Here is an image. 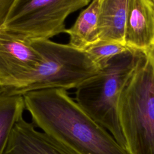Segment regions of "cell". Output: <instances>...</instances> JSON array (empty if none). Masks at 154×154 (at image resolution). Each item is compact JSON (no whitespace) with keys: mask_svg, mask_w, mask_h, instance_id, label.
Instances as JSON below:
<instances>
[{"mask_svg":"<svg viewBox=\"0 0 154 154\" xmlns=\"http://www.w3.org/2000/svg\"><path fill=\"white\" fill-rule=\"evenodd\" d=\"M35 127L76 154H130L63 88L23 94Z\"/></svg>","mask_w":154,"mask_h":154,"instance_id":"6da1fadb","label":"cell"},{"mask_svg":"<svg viewBox=\"0 0 154 154\" xmlns=\"http://www.w3.org/2000/svg\"><path fill=\"white\" fill-rule=\"evenodd\" d=\"M143 57V52L136 50L119 54L76 88V102L126 149L118 103L126 84Z\"/></svg>","mask_w":154,"mask_h":154,"instance_id":"7a4b0ae2","label":"cell"},{"mask_svg":"<svg viewBox=\"0 0 154 154\" xmlns=\"http://www.w3.org/2000/svg\"><path fill=\"white\" fill-rule=\"evenodd\" d=\"M118 116L130 154H154V68L144 55L120 94Z\"/></svg>","mask_w":154,"mask_h":154,"instance_id":"3957f363","label":"cell"},{"mask_svg":"<svg viewBox=\"0 0 154 154\" xmlns=\"http://www.w3.org/2000/svg\"><path fill=\"white\" fill-rule=\"evenodd\" d=\"M43 60L17 94L47 88H76L101 69L85 51L50 39L31 40Z\"/></svg>","mask_w":154,"mask_h":154,"instance_id":"277c9868","label":"cell"},{"mask_svg":"<svg viewBox=\"0 0 154 154\" xmlns=\"http://www.w3.org/2000/svg\"><path fill=\"white\" fill-rule=\"evenodd\" d=\"M91 0H14L2 28L27 40L50 39L64 32L70 14Z\"/></svg>","mask_w":154,"mask_h":154,"instance_id":"5b68a950","label":"cell"},{"mask_svg":"<svg viewBox=\"0 0 154 154\" xmlns=\"http://www.w3.org/2000/svg\"><path fill=\"white\" fill-rule=\"evenodd\" d=\"M31 40L0 28V88L17 94L42 62Z\"/></svg>","mask_w":154,"mask_h":154,"instance_id":"8992f818","label":"cell"},{"mask_svg":"<svg viewBox=\"0 0 154 154\" xmlns=\"http://www.w3.org/2000/svg\"><path fill=\"white\" fill-rule=\"evenodd\" d=\"M4 154H76L31 122L22 118L14 125Z\"/></svg>","mask_w":154,"mask_h":154,"instance_id":"52a82bcc","label":"cell"},{"mask_svg":"<svg viewBox=\"0 0 154 154\" xmlns=\"http://www.w3.org/2000/svg\"><path fill=\"white\" fill-rule=\"evenodd\" d=\"M125 44L144 52L154 45V2L152 0H129Z\"/></svg>","mask_w":154,"mask_h":154,"instance_id":"ba28073f","label":"cell"},{"mask_svg":"<svg viewBox=\"0 0 154 154\" xmlns=\"http://www.w3.org/2000/svg\"><path fill=\"white\" fill-rule=\"evenodd\" d=\"M129 0H99V41L125 45V35Z\"/></svg>","mask_w":154,"mask_h":154,"instance_id":"9c48e42d","label":"cell"},{"mask_svg":"<svg viewBox=\"0 0 154 154\" xmlns=\"http://www.w3.org/2000/svg\"><path fill=\"white\" fill-rule=\"evenodd\" d=\"M99 0H91L79 14L73 25L66 29L69 35V44L80 50L85 51L99 41L98 15Z\"/></svg>","mask_w":154,"mask_h":154,"instance_id":"30bf717a","label":"cell"},{"mask_svg":"<svg viewBox=\"0 0 154 154\" xmlns=\"http://www.w3.org/2000/svg\"><path fill=\"white\" fill-rule=\"evenodd\" d=\"M25 104L21 94H10L0 88V154H4L13 129L22 118Z\"/></svg>","mask_w":154,"mask_h":154,"instance_id":"8fae6325","label":"cell"},{"mask_svg":"<svg viewBox=\"0 0 154 154\" xmlns=\"http://www.w3.org/2000/svg\"><path fill=\"white\" fill-rule=\"evenodd\" d=\"M134 50L125 45L99 41L96 44L87 48V52L93 61L100 69L114 57L125 52Z\"/></svg>","mask_w":154,"mask_h":154,"instance_id":"7c38bea8","label":"cell"},{"mask_svg":"<svg viewBox=\"0 0 154 154\" xmlns=\"http://www.w3.org/2000/svg\"><path fill=\"white\" fill-rule=\"evenodd\" d=\"M14 0H0V28L3 25Z\"/></svg>","mask_w":154,"mask_h":154,"instance_id":"4fadbf2b","label":"cell"},{"mask_svg":"<svg viewBox=\"0 0 154 154\" xmlns=\"http://www.w3.org/2000/svg\"><path fill=\"white\" fill-rule=\"evenodd\" d=\"M143 54L154 68V45L144 52Z\"/></svg>","mask_w":154,"mask_h":154,"instance_id":"5bb4252c","label":"cell"},{"mask_svg":"<svg viewBox=\"0 0 154 154\" xmlns=\"http://www.w3.org/2000/svg\"><path fill=\"white\" fill-rule=\"evenodd\" d=\"M152 1H153V2H154V0H152Z\"/></svg>","mask_w":154,"mask_h":154,"instance_id":"9a60e30c","label":"cell"}]
</instances>
